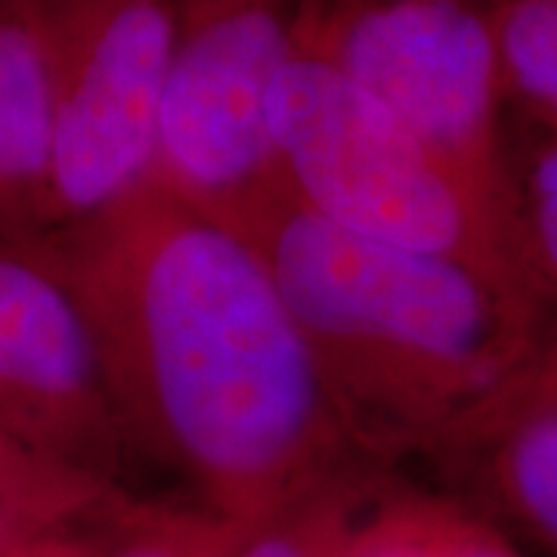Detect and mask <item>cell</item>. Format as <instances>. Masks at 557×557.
Wrapping results in <instances>:
<instances>
[{
	"label": "cell",
	"instance_id": "obj_11",
	"mask_svg": "<svg viewBox=\"0 0 557 557\" xmlns=\"http://www.w3.org/2000/svg\"><path fill=\"white\" fill-rule=\"evenodd\" d=\"M518 233L536 295L557 288V131L527 177V196L518 199Z\"/></svg>",
	"mask_w": 557,
	"mask_h": 557
},
{
	"label": "cell",
	"instance_id": "obj_2",
	"mask_svg": "<svg viewBox=\"0 0 557 557\" xmlns=\"http://www.w3.org/2000/svg\"><path fill=\"white\" fill-rule=\"evenodd\" d=\"M226 220L273 273L357 437H465L539 350V300L461 260L347 233L278 177Z\"/></svg>",
	"mask_w": 557,
	"mask_h": 557
},
{
	"label": "cell",
	"instance_id": "obj_1",
	"mask_svg": "<svg viewBox=\"0 0 557 557\" xmlns=\"http://www.w3.org/2000/svg\"><path fill=\"white\" fill-rule=\"evenodd\" d=\"M87 223L69 278L134 443L233 515L341 456L354 431L245 233L152 183Z\"/></svg>",
	"mask_w": 557,
	"mask_h": 557
},
{
	"label": "cell",
	"instance_id": "obj_13",
	"mask_svg": "<svg viewBox=\"0 0 557 557\" xmlns=\"http://www.w3.org/2000/svg\"><path fill=\"white\" fill-rule=\"evenodd\" d=\"M539 399H557V341L555 344H548V347H539L536 354L530 357V362L520 369L515 379L505 384V391L486 406V412L474 421V428H478L486 416H493L496 409L518 406V403H539ZM474 428H471V431H474ZM471 431H468V434H471ZM468 434H465V437H468Z\"/></svg>",
	"mask_w": 557,
	"mask_h": 557
},
{
	"label": "cell",
	"instance_id": "obj_12",
	"mask_svg": "<svg viewBox=\"0 0 557 557\" xmlns=\"http://www.w3.org/2000/svg\"><path fill=\"white\" fill-rule=\"evenodd\" d=\"M490 542L486 530L456 515L421 511L366 539L354 557H483Z\"/></svg>",
	"mask_w": 557,
	"mask_h": 557
},
{
	"label": "cell",
	"instance_id": "obj_14",
	"mask_svg": "<svg viewBox=\"0 0 557 557\" xmlns=\"http://www.w3.org/2000/svg\"><path fill=\"white\" fill-rule=\"evenodd\" d=\"M236 557H313L310 548L288 533H263L242 545Z\"/></svg>",
	"mask_w": 557,
	"mask_h": 557
},
{
	"label": "cell",
	"instance_id": "obj_10",
	"mask_svg": "<svg viewBox=\"0 0 557 557\" xmlns=\"http://www.w3.org/2000/svg\"><path fill=\"white\" fill-rule=\"evenodd\" d=\"M490 25L502 84L557 131V0H505Z\"/></svg>",
	"mask_w": 557,
	"mask_h": 557
},
{
	"label": "cell",
	"instance_id": "obj_7",
	"mask_svg": "<svg viewBox=\"0 0 557 557\" xmlns=\"http://www.w3.org/2000/svg\"><path fill=\"white\" fill-rule=\"evenodd\" d=\"M0 416L81 456H109L121 431L78 288L13 255H0Z\"/></svg>",
	"mask_w": 557,
	"mask_h": 557
},
{
	"label": "cell",
	"instance_id": "obj_6",
	"mask_svg": "<svg viewBox=\"0 0 557 557\" xmlns=\"http://www.w3.org/2000/svg\"><path fill=\"white\" fill-rule=\"evenodd\" d=\"M177 0H72L50 35L57 115L47 189L94 220L152 177Z\"/></svg>",
	"mask_w": 557,
	"mask_h": 557
},
{
	"label": "cell",
	"instance_id": "obj_4",
	"mask_svg": "<svg viewBox=\"0 0 557 557\" xmlns=\"http://www.w3.org/2000/svg\"><path fill=\"white\" fill-rule=\"evenodd\" d=\"M313 50L379 102L520 245L518 196L498 146L502 65L490 20L458 0H384L347 10Z\"/></svg>",
	"mask_w": 557,
	"mask_h": 557
},
{
	"label": "cell",
	"instance_id": "obj_9",
	"mask_svg": "<svg viewBox=\"0 0 557 557\" xmlns=\"http://www.w3.org/2000/svg\"><path fill=\"white\" fill-rule=\"evenodd\" d=\"M468 437L493 449V474L508 505L557 545V399L496 409Z\"/></svg>",
	"mask_w": 557,
	"mask_h": 557
},
{
	"label": "cell",
	"instance_id": "obj_8",
	"mask_svg": "<svg viewBox=\"0 0 557 557\" xmlns=\"http://www.w3.org/2000/svg\"><path fill=\"white\" fill-rule=\"evenodd\" d=\"M57 84L50 35L0 20V193L47 186Z\"/></svg>",
	"mask_w": 557,
	"mask_h": 557
},
{
	"label": "cell",
	"instance_id": "obj_16",
	"mask_svg": "<svg viewBox=\"0 0 557 557\" xmlns=\"http://www.w3.org/2000/svg\"><path fill=\"white\" fill-rule=\"evenodd\" d=\"M0 456H10V446L0 443ZM0 533H3V505H0Z\"/></svg>",
	"mask_w": 557,
	"mask_h": 557
},
{
	"label": "cell",
	"instance_id": "obj_15",
	"mask_svg": "<svg viewBox=\"0 0 557 557\" xmlns=\"http://www.w3.org/2000/svg\"><path fill=\"white\" fill-rule=\"evenodd\" d=\"M119 557H196L186 552V545L180 539H139L131 548H124Z\"/></svg>",
	"mask_w": 557,
	"mask_h": 557
},
{
	"label": "cell",
	"instance_id": "obj_5",
	"mask_svg": "<svg viewBox=\"0 0 557 557\" xmlns=\"http://www.w3.org/2000/svg\"><path fill=\"white\" fill-rule=\"evenodd\" d=\"M298 47L288 0H177L149 183L220 218L267 193V97Z\"/></svg>",
	"mask_w": 557,
	"mask_h": 557
},
{
	"label": "cell",
	"instance_id": "obj_3",
	"mask_svg": "<svg viewBox=\"0 0 557 557\" xmlns=\"http://www.w3.org/2000/svg\"><path fill=\"white\" fill-rule=\"evenodd\" d=\"M278 183L322 220L478 267L539 300L520 245L379 102L307 44L267 97Z\"/></svg>",
	"mask_w": 557,
	"mask_h": 557
}]
</instances>
